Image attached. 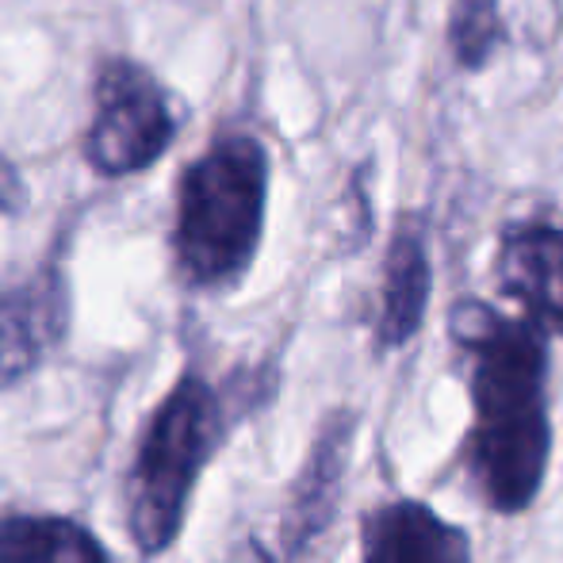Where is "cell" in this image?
<instances>
[{"instance_id": "6da1fadb", "label": "cell", "mask_w": 563, "mask_h": 563, "mask_svg": "<svg viewBox=\"0 0 563 563\" xmlns=\"http://www.w3.org/2000/svg\"><path fill=\"white\" fill-rule=\"evenodd\" d=\"M467 418L449 472L490 518L541 506L556 464V353L503 303L456 296L445 319Z\"/></svg>"}, {"instance_id": "7a4b0ae2", "label": "cell", "mask_w": 563, "mask_h": 563, "mask_svg": "<svg viewBox=\"0 0 563 563\" xmlns=\"http://www.w3.org/2000/svg\"><path fill=\"white\" fill-rule=\"evenodd\" d=\"M280 379L273 361L238 364L219 379L196 361L180 364L169 391L142 422L126 464L123 514L139 556L157 560L180 541L208 467L230 445L238 426L276 399Z\"/></svg>"}, {"instance_id": "3957f363", "label": "cell", "mask_w": 563, "mask_h": 563, "mask_svg": "<svg viewBox=\"0 0 563 563\" xmlns=\"http://www.w3.org/2000/svg\"><path fill=\"white\" fill-rule=\"evenodd\" d=\"M273 157L253 131H223L180 169L173 192V273L192 291H234L257 265Z\"/></svg>"}, {"instance_id": "277c9868", "label": "cell", "mask_w": 563, "mask_h": 563, "mask_svg": "<svg viewBox=\"0 0 563 563\" xmlns=\"http://www.w3.org/2000/svg\"><path fill=\"white\" fill-rule=\"evenodd\" d=\"M361 407L334 402L319 415L296 475L288 479L265 537H250L234 563H303L345 510L349 472L361 445Z\"/></svg>"}, {"instance_id": "5b68a950", "label": "cell", "mask_w": 563, "mask_h": 563, "mask_svg": "<svg viewBox=\"0 0 563 563\" xmlns=\"http://www.w3.org/2000/svg\"><path fill=\"white\" fill-rule=\"evenodd\" d=\"M180 119L157 74L142 62L112 54L92 74V123L85 162L108 180L139 177L177 142Z\"/></svg>"}, {"instance_id": "8992f818", "label": "cell", "mask_w": 563, "mask_h": 563, "mask_svg": "<svg viewBox=\"0 0 563 563\" xmlns=\"http://www.w3.org/2000/svg\"><path fill=\"white\" fill-rule=\"evenodd\" d=\"M438 291V265H433V234L426 211H399L379 257L376 296L368 311L372 356H399L422 338Z\"/></svg>"}, {"instance_id": "52a82bcc", "label": "cell", "mask_w": 563, "mask_h": 563, "mask_svg": "<svg viewBox=\"0 0 563 563\" xmlns=\"http://www.w3.org/2000/svg\"><path fill=\"white\" fill-rule=\"evenodd\" d=\"M490 284L518 319L563 341V219L552 211L506 219L495 234Z\"/></svg>"}, {"instance_id": "ba28073f", "label": "cell", "mask_w": 563, "mask_h": 563, "mask_svg": "<svg viewBox=\"0 0 563 563\" xmlns=\"http://www.w3.org/2000/svg\"><path fill=\"white\" fill-rule=\"evenodd\" d=\"M356 563H479L475 537L438 503L395 490L356 514Z\"/></svg>"}, {"instance_id": "9c48e42d", "label": "cell", "mask_w": 563, "mask_h": 563, "mask_svg": "<svg viewBox=\"0 0 563 563\" xmlns=\"http://www.w3.org/2000/svg\"><path fill=\"white\" fill-rule=\"evenodd\" d=\"M74 299L58 265L0 284V391L31 379L69 338Z\"/></svg>"}, {"instance_id": "30bf717a", "label": "cell", "mask_w": 563, "mask_h": 563, "mask_svg": "<svg viewBox=\"0 0 563 563\" xmlns=\"http://www.w3.org/2000/svg\"><path fill=\"white\" fill-rule=\"evenodd\" d=\"M0 563H112L108 544L69 514H0Z\"/></svg>"}, {"instance_id": "8fae6325", "label": "cell", "mask_w": 563, "mask_h": 563, "mask_svg": "<svg viewBox=\"0 0 563 563\" xmlns=\"http://www.w3.org/2000/svg\"><path fill=\"white\" fill-rule=\"evenodd\" d=\"M506 43L510 27L503 20V0H449L445 46L460 74H483Z\"/></svg>"}, {"instance_id": "7c38bea8", "label": "cell", "mask_w": 563, "mask_h": 563, "mask_svg": "<svg viewBox=\"0 0 563 563\" xmlns=\"http://www.w3.org/2000/svg\"><path fill=\"white\" fill-rule=\"evenodd\" d=\"M27 203H31L27 180H23V173L15 169V162H8V157L0 154V216L20 219L23 211H27Z\"/></svg>"}]
</instances>
